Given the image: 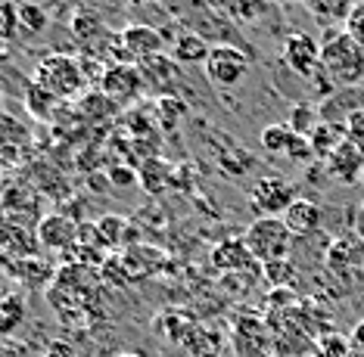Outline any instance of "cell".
Returning <instances> with one entry per match:
<instances>
[{
  "label": "cell",
  "instance_id": "obj_1",
  "mask_svg": "<svg viewBox=\"0 0 364 357\" xmlns=\"http://www.w3.org/2000/svg\"><path fill=\"white\" fill-rule=\"evenodd\" d=\"M318 84H324V97L339 87L364 84V47H358L346 31L330 28L321 40V75Z\"/></svg>",
  "mask_w": 364,
  "mask_h": 357
},
{
  "label": "cell",
  "instance_id": "obj_2",
  "mask_svg": "<svg viewBox=\"0 0 364 357\" xmlns=\"http://www.w3.org/2000/svg\"><path fill=\"white\" fill-rule=\"evenodd\" d=\"M246 248L252 252L255 261L262 264H274L289 258L293 252V234L284 224V218H255L243 234Z\"/></svg>",
  "mask_w": 364,
  "mask_h": 357
},
{
  "label": "cell",
  "instance_id": "obj_3",
  "mask_svg": "<svg viewBox=\"0 0 364 357\" xmlns=\"http://www.w3.org/2000/svg\"><path fill=\"white\" fill-rule=\"evenodd\" d=\"M31 81H38L47 94H53L63 103V99H72L81 94V87H85V72H81L78 60H72V56H65V53H53L38 62Z\"/></svg>",
  "mask_w": 364,
  "mask_h": 357
},
{
  "label": "cell",
  "instance_id": "obj_4",
  "mask_svg": "<svg viewBox=\"0 0 364 357\" xmlns=\"http://www.w3.org/2000/svg\"><path fill=\"white\" fill-rule=\"evenodd\" d=\"M203 69L218 90H230L250 75V53L237 44H215Z\"/></svg>",
  "mask_w": 364,
  "mask_h": 357
},
{
  "label": "cell",
  "instance_id": "obj_5",
  "mask_svg": "<svg viewBox=\"0 0 364 357\" xmlns=\"http://www.w3.org/2000/svg\"><path fill=\"white\" fill-rule=\"evenodd\" d=\"M296 199L299 196L293 184H287L284 177H262L250 190V205L259 212V218H284Z\"/></svg>",
  "mask_w": 364,
  "mask_h": 357
},
{
  "label": "cell",
  "instance_id": "obj_6",
  "mask_svg": "<svg viewBox=\"0 0 364 357\" xmlns=\"http://www.w3.org/2000/svg\"><path fill=\"white\" fill-rule=\"evenodd\" d=\"M284 62L289 72L299 75L305 81H318L321 75V44L318 38H311L309 31H293L284 40Z\"/></svg>",
  "mask_w": 364,
  "mask_h": 357
},
{
  "label": "cell",
  "instance_id": "obj_7",
  "mask_svg": "<svg viewBox=\"0 0 364 357\" xmlns=\"http://www.w3.org/2000/svg\"><path fill=\"white\" fill-rule=\"evenodd\" d=\"M140 87H144V75H140V69L134 62H115L103 72V78H100L103 97L115 99V103L134 99L140 94Z\"/></svg>",
  "mask_w": 364,
  "mask_h": 357
},
{
  "label": "cell",
  "instance_id": "obj_8",
  "mask_svg": "<svg viewBox=\"0 0 364 357\" xmlns=\"http://www.w3.org/2000/svg\"><path fill=\"white\" fill-rule=\"evenodd\" d=\"M324 168H327L330 177L339 180V184H355V180L364 174V146L346 137L343 143L324 159Z\"/></svg>",
  "mask_w": 364,
  "mask_h": 357
},
{
  "label": "cell",
  "instance_id": "obj_9",
  "mask_svg": "<svg viewBox=\"0 0 364 357\" xmlns=\"http://www.w3.org/2000/svg\"><path fill=\"white\" fill-rule=\"evenodd\" d=\"M119 47L125 50V56L131 62H144V60H153V56L162 53L165 40L156 28H150V25H128L125 31L119 35Z\"/></svg>",
  "mask_w": 364,
  "mask_h": 357
},
{
  "label": "cell",
  "instance_id": "obj_10",
  "mask_svg": "<svg viewBox=\"0 0 364 357\" xmlns=\"http://www.w3.org/2000/svg\"><path fill=\"white\" fill-rule=\"evenodd\" d=\"M361 109H364V84L339 87L330 97H324V103L318 106L321 121H330V124H346L355 112H361Z\"/></svg>",
  "mask_w": 364,
  "mask_h": 357
},
{
  "label": "cell",
  "instance_id": "obj_11",
  "mask_svg": "<svg viewBox=\"0 0 364 357\" xmlns=\"http://www.w3.org/2000/svg\"><path fill=\"white\" fill-rule=\"evenodd\" d=\"M38 243L50 252H65L78 243V224L69 214H47L38 224Z\"/></svg>",
  "mask_w": 364,
  "mask_h": 357
},
{
  "label": "cell",
  "instance_id": "obj_12",
  "mask_svg": "<svg viewBox=\"0 0 364 357\" xmlns=\"http://www.w3.org/2000/svg\"><path fill=\"white\" fill-rule=\"evenodd\" d=\"M284 224L293 236H314L321 230V224H324V209L318 202H311V199H296L284 214Z\"/></svg>",
  "mask_w": 364,
  "mask_h": 357
},
{
  "label": "cell",
  "instance_id": "obj_13",
  "mask_svg": "<svg viewBox=\"0 0 364 357\" xmlns=\"http://www.w3.org/2000/svg\"><path fill=\"white\" fill-rule=\"evenodd\" d=\"M212 47L209 40L193 35V31H181V35L171 40V60H175L178 65H205V60H209Z\"/></svg>",
  "mask_w": 364,
  "mask_h": 357
},
{
  "label": "cell",
  "instance_id": "obj_14",
  "mask_svg": "<svg viewBox=\"0 0 364 357\" xmlns=\"http://www.w3.org/2000/svg\"><path fill=\"white\" fill-rule=\"evenodd\" d=\"M140 75H144V84L146 87H156L159 94H168V87L178 81V62L171 56H153V60H144L137 62Z\"/></svg>",
  "mask_w": 364,
  "mask_h": 357
},
{
  "label": "cell",
  "instance_id": "obj_15",
  "mask_svg": "<svg viewBox=\"0 0 364 357\" xmlns=\"http://www.w3.org/2000/svg\"><path fill=\"white\" fill-rule=\"evenodd\" d=\"M252 252L246 248L243 236L240 239H225V243H218L212 248V264L218 270H246L252 264Z\"/></svg>",
  "mask_w": 364,
  "mask_h": 357
},
{
  "label": "cell",
  "instance_id": "obj_16",
  "mask_svg": "<svg viewBox=\"0 0 364 357\" xmlns=\"http://www.w3.org/2000/svg\"><path fill=\"white\" fill-rule=\"evenodd\" d=\"M355 4H358V0H305V10L311 13L314 22L333 28V25H346L349 13L355 10Z\"/></svg>",
  "mask_w": 364,
  "mask_h": 357
},
{
  "label": "cell",
  "instance_id": "obj_17",
  "mask_svg": "<svg viewBox=\"0 0 364 357\" xmlns=\"http://www.w3.org/2000/svg\"><path fill=\"white\" fill-rule=\"evenodd\" d=\"M212 10H218L225 19H237V22H255L264 13L268 0H205Z\"/></svg>",
  "mask_w": 364,
  "mask_h": 357
},
{
  "label": "cell",
  "instance_id": "obj_18",
  "mask_svg": "<svg viewBox=\"0 0 364 357\" xmlns=\"http://www.w3.org/2000/svg\"><path fill=\"white\" fill-rule=\"evenodd\" d=\"M349 137L346 134V124H330V121H321L318 128L309 134V143H311V153L318 155V159H327L333 149L343 143V140Z\"/></svg>",
  "mask_w": 364,
  "mask_h": 357
},
{
  "label": "cell",
  "instance_id": "obj_19",
  "mask_svg": "<svg viewBox=\"0 0 364 357\" xmlns=\"http://www.w3.org/2000/svg\"><path fill=\"white\" fill-rule=\"evenodd\" d=\"M171 177H175V174H171V168L168 165H165L162 159H146L144 165H140V171H137V184L146 190V193H153V196H159L165 187H171Z\"/></svg>",
  "mask_w": 364,
  "mask_h": 357
},
{
  "label": "cell",
  "instance_id": "obj_20",
  "mask_svg": "<svg viewBox=\"0 0 364 357\" xmlns=\"http://www.w3.org/2000/svg\"><path fill=\"white\" fill-rule=\"evenodd\" d=\"M28 128L13 115L0 112V153H19L28 143Z\"/></svg>",
  "mask_w": 364,
  "mask_h": 357
},
{
  "label": "cell",
  "instance_id": "obj_21",
  "mask_svg": "<svg viewBox=\"0 0 364 357\" xmlns=\"http://www.w3.org/2000/svg\"><path fill=\"white\" fill-rule=\"evenodd\" d=\"M293 128L284 121V124H268V128L262 131V149L268 155H274V159H287V153H289V143H293Z\"/></svg>",
  "mask_w": 364,
  "mask_h": 357
},
{
  "label": "cell",
  "instance_id": "obj_22",
  "mask_svg": "<svg viewBox=\"0 0 364 357\" xmlns=\"http://www.w3.org/2000/svg\"><path fill=\"white\" fill-rule=\"evenodd\" d=\"M56 106H60V99H56L53 94H47L38 81H31V84L26 87V109L35 115V119H50Z\"/></svg>",
  "mask_w": 364,
  "mask_h": 357
},
{
  "label": "cell",
  "instance_id": "obj_23",
  "mask_svg": "<svg viewBox=\"0 0 364 357\" xmlns=\"http://www.w3.org/2000/svg\"><path fill=\"white\" fill-rule=\"evenodd\" d=\"M26 320V302L19 295H6L0 302V339H6L10 333H16V326Z\"/></svg>",
  "mask_w": 364,
  "mask_h": 357
},
{
  "label": "cell",
  "instance_id": "obj_24",
  "mask_svg": "<svg viewBox=\"0 0 364 357\" xmlns=\"http://www.w3.org/2000/svg\"><path fill=\"white\" fill-rule=\"evenodd\" d=\"M289 128H293V134H299V137H309L314 128L321 124V112L314 109L311 103H296L293 109H289Z\"/></svg>",
  "mask_w": 364,
  "mask_h": 357
},
{
  "label": "cell",
  "instance_id": "obj_25",
  "mask_svg": "<svg viewBox=\"0 0 364 357\" xmlns=\"http://www.w3.org/2000/svg\"><path fill=\"white\" fill-rule=\"evenodd\" d=\"M314 357H352V342L339 333H324L311 345Z\"/></svg>",
  "mask_w": 364,
  "mask_h": 357
},
{
  "label": "cell",
  "instance_id": "obj_26",
  "mask_svg": "<svg viewBox=\"0 0 364 357\" xmlns=\"http://www.w3.org/2000/svg\"><path fill=\"white\" fill-rule=\"evenodd\" d=\"M19 277L26 280V283H31L35 289H41L47 283V277H50V270H47V264L44 261H38V258H26L19 264Z\"/></svg>",
  "mask_w": 364,
  "mask_h": 357
},
{
  "label": "cell",
  "instance_id": "obj_27",
  "mask_svg": "<svg viewBox=\"0 0 364 357\" xmlns=\"http://www.w3.org/2000/svg\"><path fill=\"white\" fill-rule=\"evenodd\" d=\"M19 25L28 31H35V35H41V31L47 28V13H41V6H35V4H22L19 6Z\"/></svg>",
  "mask_w": 364,
  "mask_h": 357
},
{
  "label": "cell",
  "instance_id": "obj_28",
  "mask_svg": "<svg viewBox=\"0 0 364 357\" xmlns=\"http://www.w3.org/2000/svg\"><path fill=\"white\" fill-rule=\"evenodd\" d=\"M343 31L358 47H364V0H361V4H355V10L349 13V19H346V25H343Z\"/></svg>",
  "mask_w": 364,
  "mask_h": 357
},
{
  "label": "cell",
  "instance_id": "obj_29",
  "mask_svg": "<svg viewBox=\"0 0 364 357\" xmlns=\"http://www.w3.org/2000/svg\"><path fill=\"white\" fill-rule=\"evenodd\" d=\"M97 230H100L106 246H115L122 236V230H125V221H122L119 214H106V218H100V224H97Z\"/></svg>",
  "mask_w": 364,
  "mask_h": 357
},
{
  "label": "cell",
  "instance_id": "obj_30",
  "mask_svg": "<svg viewBox=\"0 0 364 357\" xmlns=\"http://www.w3.org/2000/svg\"><path fill=\"white\" fill-rule=\"evenodd\" d=\"M268 277H271V283H287V280H293V264H289V258L268 264Z\"/></svg>",
  "mask_w": 364,
  "mask_h": 357
},
{
  "label": "cell",
  "instance_id": "obj_31",
  "mask_svg": "<svg viewBox=\"0 0 364 357\" xmlns=\"http://www.w3.org/2000/svg\"><path fill=\"white\" fill-rule=\"evenodd\" d=\"M346 134H349V140H355V143L364 146V109L355 112L349 121H346Z\"/></svg>",
  "mask_w": 364,
  "mask_h": 357
},
{
  "label": "cell",
  "instance_id": "obj_32",
  "mask_svg": "<svg viewBox=\"0 0 364 357\" xmlns=\"http://www.w3.org/2000/svg\"><path fill=\"white\" fill-rule=\"evenodd\" d=\"M0 357H26V348L10 339H0Z\"/></svg>",
  "mask_w": 364,
  "mask_h": 357
},
{
  "label": "cell",
  "instance_id": "obj_33",
  "mask_svg": "<svg viewBox=\"0 0 364 357\" xmlns=\"http://www.w3.org/2000/svg\"><path fill=\"white\" fill-rule=\"evenodd\" d=\"M349 342H352V351H355V354H364V320H361V323H358V326H355V329H352Z\"/></svg>",
  "mask_w": 364,
  "mask_h": 357
},
{
  "label": "cell",
  "instance_id": "obj_34",
  "mask_svg": "<svg viewBox=\"0 0 364 357\" xmlns=\"http://www.w3.org/2000/svg\"><path fill=\"white\" fill-rule=\"evenodd\" d=\"M361 236H364V209H361Z\"/></svg>",
  "mask_w": 364,
  "mask_h": 357
},
{
  "label": "cell",
  "instance_id": "obj_35",
  "mask_svg": "<svg viewBox=\"0 0 364 357\" xmlns=\"http://www.w3.org/2000/svg\"><path fill=\"white\" fill-rule=\"evenodd\" d=\"M119 357H140V354H119Z\"/></svg>",
  "mask_w": 364,
  "mask_h": 357
},
{
  "label": "cell",
  "instance_id": "obj_36",
  "mask_svg": "<svg viewBox=\"0 0 364 357\" xmlns=\"http://www.w3.org/2000/svg\"><path fill=\"white\" fill-rule=\"evenodd\" d=\"M264 357H277V354H264Z\"/></svg>",
  "mask_w": 364,
  "mask_h": 357
},
{
  "label": "cell",
  "instance_id": "obj_37",
  "mask_svg": "<svg viewBox=\"0 0 364 357\" xmlns=\"http://www.w3.org/2000/svg\"><path fill=\"white\" fill-rule=\"evenodd\" d=\"M0 103H4V94H0Z\"/></svg>",
  "mask_w": 364,
  "mask_h": 357
},
{
  "label": "cell",
  "instance_id": "obj_38",
  "mask_svg": "<svg viewBox=\"0 0 364 357\" xmlns=\"http://www.w3.org/2000/svg\"><path fill=\"white\" fill-rule=\"evenodd\" d=\"M268 4H271V0H268ZM277 4H284V0H277Z\"/></svg>",
  "mask_w": 364,
  "mask_h": 357
}]
</instances>
